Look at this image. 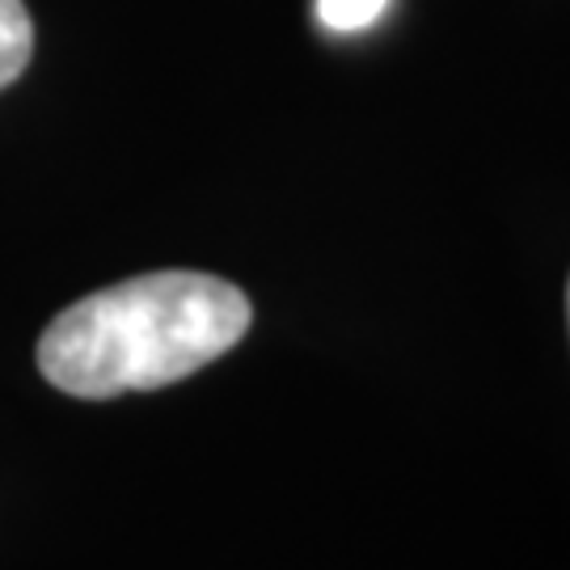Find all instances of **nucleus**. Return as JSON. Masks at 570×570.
<instances>
[{
  "label": "nucleus",
  "mask_w": 570,
  "mask_h": 570,
  "mask_svg": "<svg viewBox=\"0 0 570 570\" xmlns=\"http://www.w3.org/2000/svg\"><path fill=\"white\" fill-rule=\"evenodd\" d=\"M254 308L204 271H153L68 305L42 330L39 372L72 397L106 402L165 389L228 355Z\"/></svg>",
  "instance_id": "1"
},
{
  "label": "nucleus",
  "mask_w": 570,
  "mask_h": 570,
  "mask_svg": "<svg viewBox=\"0 0 570 570\" xmlns=\"http://www.w3.org/2000/svg\"><path fill=\"white\" fill-rule=\"evenodd\" d=\"M35 51V26L21 0H0V89L26 72Z\"/></svg>",
  "instance_id": "2"
},
{
  "label": "nucleus",
  "mask_w": 570,
  "mask_h": 570,
  "mask_svg": "<svg viewBox=\"0 0 570 570\" xmlns=\"http://www.w3.org/2000/svg\"><path fill=\"white\" fill-rule=\"evenodd\" d=\"M385 4L389 0H317V18L334 35H355L381 18Z\"/></svg>",
  "instance_id": "3"
},
{
  "label": "nucleus",
  "mask_w": 570,
  "mask_h": 570,
  "mask_svg": "<svg viewBox=\"0 0 570 570\" xmlns=\"http://www.w3.org/2000/svg\"><path fill=\"white\" fill-rule=\"evenodd\" d=\"M567 322H570V284H567Z\"/></svg>",
  "instance_id": "4"
}]
</instances>
